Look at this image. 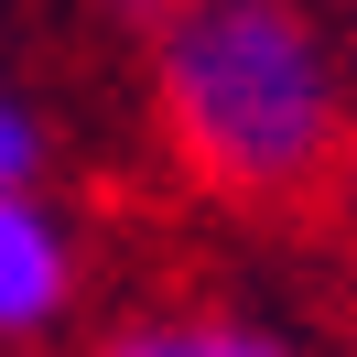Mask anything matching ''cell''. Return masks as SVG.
<instances>
[{"label":"cell","instance_id":"3957f363","mask_svg":"<svg viewBox=\"0 0 357 357\" xmlns=\"http://www.w3.org/2000/svg\"><path fill=\"white\" fill-rule=\"evenodd\" d=\"M109 357H282V347L249 335V325H141V335H119Z\"/></svg>","mask_w":357,"mask_h":357},{"label":"cell","instance_id":"277c9868","mask_svg":"<svg viewBox=\"0 0 357 357\" xmlns=\"http://www.w3.org/2000/svg\"><path fill=\"white\" fill-rule=\"evenodd\" d=\"M33 174H44V119L22 98H0V184H33Z\"/></svg>","mask_w":357,"mask_h":357},{"label":"cell","instance_id":"7a4b0ae2","mask_svg":"<svg viewBox=\"0 0 357 357\" xmlns=\"http://www.w3.org/2000/svg\"><path fill=\"white\" fill-rule=\"evenodd\" d=\"M66 303H76V249L54 206H33V184H0V335H44Z\"/></svg>","mask_w":357,"mask_h":357},{"label":"cell","instance_id":"6da1fadb","mask_svg":"<svg viewBox=\"0 0 357 357\" xmlns=\"http://www.w3.org/2000/svg\"><path fill=\"white\" fill-rule=\"evenodd\" d=\"M162 119L238 195L314 184L335 152V76L292 0H174L162 22Z\"/></svg>","mask_w":357,"mask_h":357}]
</instances>
